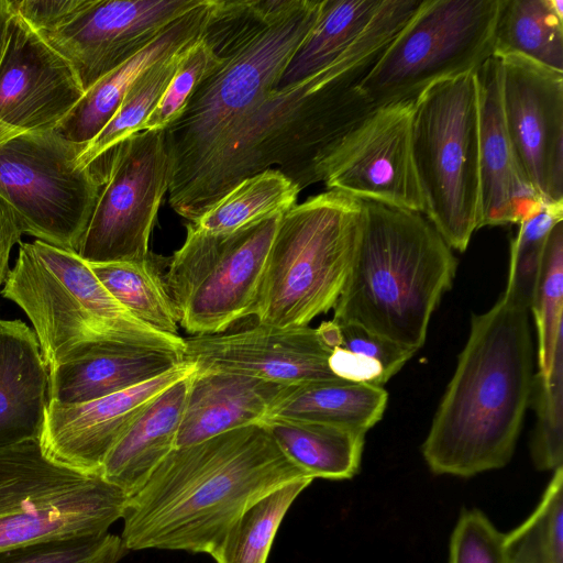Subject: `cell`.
Returning a JSON list of instances; mask_svg holds the SVG:
<instances>
[{"label":"cell","mask_w":563,"mask_h":563,"mask_svg":"<svg viewBox=\"0 0 563 563\" xmlns=\"http://www.w3.org/2000/svg\"><path fill=\"white\" fill-rule=\"evenodd\" d=\"M385 47L377 32L365 30L324 68L268 92L169 202L174 211L195 222L241 180L273 166L299 190L321 181L327 161L378 108L360 84Z\"/></svg>","instance_id":"6da1fadb"},{"label":"cell","mask_w":563,"mask_h":563,"mask_svg":"<svg viewBox=\"0 0 563 563\" xmlns=\"http://www.w3.org/2000/svg\"><path fill=\"white\" fill-rule=\"evenodd\" d=\"M302 477L261 422L175 448L128 496L121 539L126 550L210 554L247 507Z\"/></svg>","instance_id":"7a4b0ae2"},{"label":"cell","mask_w":563,"mask_h":563,"mask_svg":"<svg viewBox=\"0 0 563 563\" xmlns=\"http://www.w3.org/2000/svg\"><path fill=\"white\" fill-rule=\"evenodd\" d=\"M321 0H211L200 40L217 56L181 114L164 129L169 202L230 130L275 89Z\"/></svg>","instance_id":"3957f363"},{"label":"cell","mask_w":563,"mask_h":563,"mask_svg":"<svg viewBox=\"0 0 563 563\" xmlns=\"http://www.w3.org/2000/svg\"><path fill=\"white\" fill-rule=\"evenodd\" d=\"M528 310L505 289L490 309L472 314L421 448L432 473L472 477L510 462L534 376Z\"/></svg>","instance_id":"277c9868"},{"label":"cell","mask_w":563,"mask_h":563,"mask_svg":"<svg viewBox=\"0 0 563 563\" xmlns=\"http://www.w3.org/2000/svg\"><path fill=\"white\" fill-rule=\"evenodd\" d=\"M354 257L333 321L355 323L417 352L457 262L420 212L361 200Z\"/></svg>","instance_id":"5b68a950"},{"label":"cell","mask_w":563,"mask_h":563,"mask_svg":"<svg viewBox=\"0 0 563 563\" xmlns=\"http://www.w3.org/2000/svg\"><path fill=\"white\" fill-rule=\"evenodd\" d=\"M1 295L31 321L48 372L103 341L184 353V338L163 334L135 319L76 252L38 240L20 243Z\"/></svg>","instance_id":"8992f818"},{"label":"cell","mask_w":563,"mask_h":563,"mask_svg":"<svg viewBox=\"0 0 563 563\" xmlns=\"http://www.w3.org/2000/svg\"><path fill=\"white\" fill-rule=\"evenodd\" d=\"M362 202L328 189L280 217L253 316L278 328L306 327L332 309L351 269Z\"/></svg>","instance_id":"52a82bcc"},{"label":"cell","mask_w":563,"mask_h":563,"mask_svg":"<svg viewBox=\"0 0 563 563\" xmlns=\"http://www.w3.org/2000/svg\"><path fill=\"white\" fill-rule=\"evenodd\" d=\"M411 151L424 217L452 250L464 252L481 220L475 71L416 96Z\"/></svg>","instance_id":"ba28073f"},{"label":"cell","mask_w":563,"mask_h":563,"mask_svg":"<svg viewBox=\"0 0 563 563\" xmlns=\"http://www.w3.org/2000/svg\"><path fill=\"white\" fill-rule=\"evenodd\" d=\"M126 499L101 475L48 459L40 440L1 448L0 551L107 533Z\"/></svg>","instance_id":"9c48e42d"},{"label":"cell","mask_w":563,"mask_h":563,"mask_svg":"<svg viewBox=\"0 0 563 563\" xmlns=\"http://www.w3.org/2000/svg\"><path fill=\"white\" fill-rule=\"evenodd\" d=\"M85 146L56 130L0 144V197L23 233L76 253L107 174L99 162L77 163Z\"/></svg>","instance_id":"30bf717a"},{"label":"cell","mask_w":563,"mask_h":563,"mask_svg":"<svg viewBox=\"0 0 563 563\" xmlns=\"http://www.w3.org/2000/svg\"><path fill=\"white\" fill-rule=\"evenodd\" d=\"M503 0H423L360 84L377 107L475 71L493 55Z\"/></svg>","instance_id":"8fae6325"},{"label":"cell","mask_w":563,"mask_h":563,"mask_svg":"<svg viewBox=\"0 0 563 563\" xmlns=\"http://www.w3.org/2000/svg\"><path fill=\"white\" fill-rule=\"evenodd\" d=\"M108 154L107 175L77 254L87 263L146 260L172 174L164 129L137 132Z\"/></svg>","instance_id":"7c38bea8"},{"label":"cell","mask_w":563,"mask_h":563,"mask_svg":"<svg viewBox=\"0 0 563 563\" xmlns=\"http://www.w3.org/2000/svg\"><path fill=\"white\" fill-rule=\"evenodd\" d=\"M202 0H82L56 26L36 32L75 70L86 91Z\"/></svg>","instance_id":"4fadbf2b"},{"label":"cell","mask_w":563,"mask_h":563,"mask_svg":"<svg viewBox=\"0 0 563 563\" xmlns=\"http://www.w3.org/2000/svg\"><path fill=\"white\" fill-rule=\"evenodd\" d=\"M413 100L376 108L341 143L321 172L328 189L423 214L411 151Z\"/></svg>","instance_id":"5bb4252c"},{"label":"cell","mask_w":563,"mask_h":563,"mask_svg":"<svg viewBox=\"0 0 563 563\" xmlns=\"http://www.w3.org/2000/svg\"><path fill=\"white\" fill-rule=\"evenodd\" d=\"M497 57L504 119L520 173L543 202H563V71L519 55Z\"/></svg>","instance_id":"9a60e30c"},{"label":"cell","mask_w":563,"mask_h":563,"mask_svg":"<svg viewBox=\"0 0 563 563\" xmlns=\"http://www.w3.org/2000/svg\"><path fill=\"white\" fill-rule=\"evenodd\" d=\"M84 93L68 62L12 12L0 57V144L54 130Z\"/></svg>","instance_id":"2e32d148"},{"label":"cell","mask_w":563,"mask_h":563,"mask_svg":"<svg viewBox=\"0 0 563 563\" xmlns=\"http://www.w3.org/2000/svg\"><path fill=\"white\" fill-rule=\"evenodd\" d=\"M185 340L183 361L197 372H225L280 385L341 379L330 368L332 353L318 328L258 323L244 330Z\"/></svg>","instance_id":"e0dca14e"},{"label":"cell","mask_w":563,"mask_h":563,"mask_svg":"<svg viewBox=\"0 0 563 563\" xmlns=\"http://www.w3.org/2000/svg\"><path fill=\"white\" fill-rule=\"evenodd\" d=\"M196 371L194 363L183 361L155 378L91 401L49 400L40 437L44 454L68 468L100 475L108 453L146 406Z\"/></svg>","instance_id":"ac0fdd59"},{"label":"cell","mask_w":563,"mask_h":563,"mask_svg":"<svg viewBox=\"0 0 563 563\" xmlns=\"http://www.w3.org/2000/svg\"><path fill=\"white\" fill-rule=\"evenodd\" d=\"M282 214L224 233L211 271L189 297L179 324L191 335L224 333L253 316L268 252Z\"/></svg>","instance_id":"d6986e66"},{"label":"cell","mask_w":563,"mask_h":563,"mask_svg":"<svg viewBox=\"0 0 563 563\" xmlns=\"http://www.w3.org/2000/svg\"><path fill=\"white\" fill-rule=\"evenodd\" d=\"M479 154V229L518 224L544 203L518 167L501 101V63L492 55L476 70Z\"/></svg>","instance_id":"ffe728a7"},{"label":"cell","mask_w":563,"mask_h":563,"mask_svg":"<svg viewBox=\"0 0 563 563\" xmlns=\"http://www.w3.org/2000/svg\"><path fill=\"white\" fill-rule=\"evenodd\" d=\"M181 362L180 353L164 347L99 342L48 372V401H91L155 378Z\"/></svg>","instance_id":"44dd1931"},{"label":"cell","mask_w":563,"mask_h":563,"mask_svg":"<svg viewBox=\"0 0 563 563\" xmlns=\"http://www.w3.org/2000/svg\"><path fill=\"white\" fill-rule=\"evenodd\" d=\"M48 405V369L36 335L0 319V449L40 440Z\"/></svg>","instance_id":"7402d4cb"},{"label":"cell","mask_w":563,"mask_h":563,"mask_svg":"<svg viewBox=\"0 0 563 563\" xmlns=\"http://www.w3.org/2000/svg\"><path fill=\"white\" fill-rule=\"evenodd\" d=\"M210 4L211 0H202L142 51L96 81L54 130L74 143L86 145L92 141L144 71L200 38Z\"/></svg>","instance_id":"603a6c76"},{"label":"cell","mask_w":563,"mask_h":563,"mask_svg":"<svg viewBox=\"0 0 563 563\" xmlns=\"http://www.w3.org/2000/svg\"><path fill=\"white\" fill-rule=\"evenodd\" d=\"M286 385L225 372L190 377L176 448L260 423Z\"/></svg>","instance_id":"cb8c5ba5"},{"label":"cell","mask_w":563,"mask_h":563,"mask_svg":"<svg viewBox=\"0 0 563 563\" xmlns=\"http://www.w3.org/2000/svg\"><path fill=\"white\" fill-rule=\"evenodd\" d=\"M191 375L158 394L104 459L100 475L126 496L136 492L176 448Z\"/></svg>","instance_id":"d4e9b609"},{"label":"cell","mask_w":563,"mask_h":563,"mask_svg":"<svg viewBox=\"0 0 563 563\" xmlns=\"http://www.w3.org/2000/svg\"><path fill=\"white\" fill-rule=\"evenodd\" d=\"M388 393L383 386L344 379L285 386L266 417L327 423L366 433L383 417Z\"/></svg>","instance_id":"484cf974"},{"label":"cell","mask_w":563,"mask_h":563,"mask_svg":"<svg viewBox=\"0 0 563 563\" xmlns=\"http://www.w3.org/2000/svg\"><path fill=\"white\" fill-rule=\"evenodd\" d=\"M261 423L288 460L313 479H349L360 470L364 433L278 416Z\"/></svg>","instance_id":"4316f807"},{"label":"cell","mask_w":563,"mask_h":563,"mask_svg":"<svg viewBox=\"0 0 563 563\" xmlns=\"http://www.w3.org/2000/svg\"><path fill=\"white\" fill-rule=\"evenodd\" d=\"M383 0H321L318 16L276 88L300 81L338 58L365 31Z\"/></svg>","instance_id":"83f0119b"},{"label":"cell","mask_w":563,"mask_h":563,"mask_svg":"<svg viewBox=\"0 0 563 563\" xmlns=\"http://www.w3.org/2000/svg\"><path fill=\"white\" fill-rule=\"evenodd\" d=\"M506 54L563 71V1L503 0L493 55Z\"/></svg>","instance_id":"f1b7e54d"},{"label":"cell","mask_w":563,"mask_h":563,"mask_svg":"<svg viewBox=\"0 0 563 563\" xmlns=\"http://www.w3.org/2000/svg\"><path fill=\"white\" fill-rule=\"evenodd\" d=\"M299 188L269 168L241 180L191 224L208 233L240 230L296 206Z\"/></svg>","instance_id":"f546056e"},{"label":"cell","mask_w":563,"mask_h":563,"mask_svg":"<svg viewBox=\"0 0 563 563\" xmlns=\"http://www.w3.org/2000/svg\"><path fill=\"white\" fill-rule=\"evenodd\" d=\"M92 272L135 319L157 332L180 336L179 319L154 255L135 262L88 263Z\"/></svg>","instance_id":"4dcf8cb0"},{"label":"cell","mask_w":563,"mask_h":563,"mask_svg":"<svg viewBox=\"0 0 563 563\" xmlns=\"http://www.w3.org/2000/svg\"><path fill=\"white\" fill-rule=\"evenodd\" d=\"M313 478L290 482L247 507L210 553L216 563H266L288 509Z\"/></svg>","instance_id":"1f68e13d"},{"label":"cell","mask_w":563,"mask_h":563,"mask_svg":"<svg viewBox=\"0 0 563 563\" xmlns=\"http://www.w3.org/2000/svg\"><path fill=\"white\" fill-rule=\"evenodd\" d=\"M188 47L158 60L136 79L110 121L78 155L77 163L79 165H91L120 142L141 132L144 122L167 88Z\"/></svg>","instance_id":"d6a6232c"},{"label":"cell","mask_w":563,"mask_h":563,"mask_svg":"<svg viewBox=\"0 0 563 563\" xmlns=\"http://www.w3.org/2000/svg\"><path fill=\"white\" fill-rule=\"evenodd\" d=\"M529 309L538 333V373L548 383L563 343V220L548 236Z\"/></svg>","instance_id":"836d02e7"},{"label":"cell","mask_w":563,"mask_h":563,"mask_svg":"<svg viewBox=\"0 0 563 563\" xmlns=\"http://www.w3.org/2000/svg\"><path fill=\"white\" fill-rule=\"evenodd\" d=\"M338 324L342 340L329 365L341 379L383 386L416 353L358 324Z\"/></svg>","instance_id":"e575fe53"},{"label":"cell","mask_w":563,"mask_h":563,"mask_svg":"<svg viewBox=\"0 0 563 563\" xmlns=\"http://www.w3.org/2000/svg\"><path fill=\"white\" fill-rule=\"evenodd\" d=\"M508 556L527 563H563V467L553 472L534 511L506 533Z\"/></svg>","instance_id":"d590c367"},{"label":"cell","mask_w":563,"mask_h":563,"mask_svg":"<svg viewBox=\"0 0 563 563\" xmlns=\"http://www.w3.org/2000/svg\"><path fill=\"white\" fill-rule=\"evenodd\" d=\"M536 426L530 442L532 462L539 471L563 466V343L556 350L548 383L533 376L531 399Z\"/></svg>","instance_id":"8d00e7d4"},{"label":"cell","mask_w":563,"mask_h":563,"mask_svg":"<svg viewBox=\"0 0 563 563\" xmlns=\"http://www.w3.org/2000/svg\"><path fill=\"white\" fill-rule=\"evenodd\" d=\"M560 220H563V202H544L539 211L517 224L505 289L528 309L548 236Z\"/></svg>","instance_id":"74e56055"},{"label":"cell","mask_w":563,"mask_h":563,"mask_svg":"<svg viewBox=\"0 0 563 563\" xmlns=\"http://www.w3.org/2000/svg\"><path fill=\"white\" fill-rule=\"evenodd\" d=\"M125 551L121 537L107 532L0 551V563H118Z\"/></svg>","instance_id":"f35d334b"},{"label":"cell","mask_w":563,"mask_h":563,"mask_svg":"<svg viewBox=\"0 0 563 563\" xmlns=\"http://www.w3.org/2000/svg\"><path fill=\"white\" fill-rule=\"evenodd\" d=\"M217 63V56L199 38L184 53L178 67L141 131L162 130L186 108L197 86Z\"/></svg>","instance_id":"ab89813d"},{"label":"cell","mask_w":563,"mask_h":563,"mask_svg":"<svg viewBox=\"0 0 563 563\" xmlns=\"http://www.w3.org/2000/svg\"><path fill=\"white\" fill-rule=\"evenodd\" d=\"M448 563H509L506 533L478 509H464L452 531Z\"/></svg>","instance_id":"60d3db41"},{"label":"cell","mask_w":563,"mask_h":563,"mask_svg":"<svg viewBox=\"0 0 563 563\" xmlns=\"http://www.w3.org/2000/svg\"><path fill=\"white\" fill-rule=\"evenodd\" d=\"M82 0H9L11 11L35 32L59 24Z\"/></svg>","instance_id":"b9f144b4"},{"label":"cell","mask_w":563,"mask_h":563,"mask_svg":"<svg viewBox=\"0 0 563 563\" xmlns=\"http://www.w3.org/2000/svg\"><path fill=\"white\" fill-rule=\"evenodd\" d=\"M23 230L11 210L0 197V286L9 273V260L12 249L21 243Z\"/></svg>","instance_id":"7bdbcfd3"},{"label":"cell","mask_w":563,"mask_h":563,"mask_svg":"<svg viewBox=\"0 0 563 563\" xmlns=\"http://www.w3.org/2000/svg\"><path fill=\"white\" fill-rule=\"evenodd\" d=\"M11 15L9 0H0V57L5 46Z\"/></svg>","instance_id":"ee69618b"},{"label":"cell","mask_w":563,"mask_h":563,"mask_svg":"<svg viewBox=\"0 0 563 563\" xmlns=\"http://www.w3.org/2000/svg\"><path fill=\"white\" fill-rule=\"evenodd\" d=\"M509 558V556H508ZM509 563H527L517 559L509 558Z\"/></svg>","instance_id":"f6af8a7d"}]
</instances>
